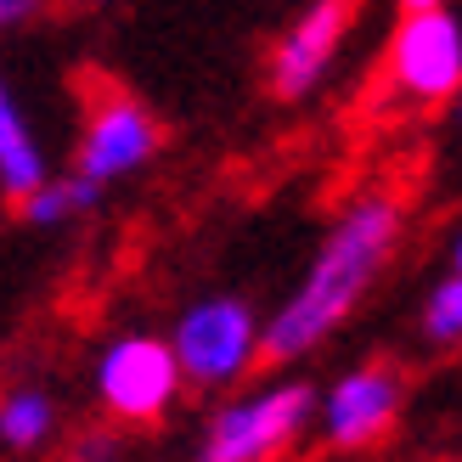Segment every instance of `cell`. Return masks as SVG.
Returning <instances> with one entry per match:
<instances>
[{
  "label": "cell",
  "instance_id": "cell-1",
  "mask_svg": "<svg viewBox=\"0 0 462 462\" xmlns=\"http://www.w3.org/2000/svg\"><path fill=\"white\" fill-rule=\"evenodd\" d=\"M401 231H406V203L395 192H361L344 203V215L328 226L321 248L310 254L299 288L260 328V361L288 366V361H305L310 350H321L356 316L361 299L373 293L383 265L395 260Z\"/></svg>",
  "mask_w": 462,
  "mask_h": 462
},
{
  "label": "cell",
  "instance_id": "cell-2",
  "mask_svg": "<svg viewBox=\"0 0 462 462\" xmlns=\"http://www.w3.org/2000/svg\"><path fill=\"white\" fill-rule=\"evenodd\" d=\"M158 147H164V125L158 113L135 97V90L97 79L85 85V113H79V135H74V175L97 180V187H119V180L142 175Z\"/></svg>",
  "mask_w": 462,
  "mask_h": 462
},
{
  "label": "cell",
  "instance_id": "cell-3",
  "mask_svg": "<svg viewBox=\"0 0 462 462\" xmlns=\"http://www.w3.org/2000/svg\"><path fill=\"white\" fill-rule=\"evenodd\" d=\"M260 328L248 299L237 293H209L192 299L170 328V350L180 361V378L192 389H231L260 366Z\"/></svg>",
  "mask_w": 462,
  "mask_h": 462
},
{
  "label": "cell",
  "instance_id": "cell-4",
  "mask_svg": "<svg viewBox=\"0 0 462 462\" xmlns=\"http://www.w3.org/2000/svg\"><path fill=\"white\" fill-rule=\"evenodd\" d=\"M316 418V389L310 383H271L260 395H243L220 406L203 423V440L192 462H276Z\"/></svg>",
  "mask_w": 462,
  "mask_h": 462
},
{
  "label": "cell",
  "instance_id": "cell-5",
  "mask_svg": "<svg viewBox=\"0 0 462 462\" xmlns=\"http://www.w3.org/2000/svg\"><path fill=\"white\" fill-rule=\"evenodd\" d=\"M383 79L411 107H440L462 97V12L457 6L401 12L383 51Z\"/></svg>",
  "mask_w": 462,
  "mask_h": 462
},
{
  "label": "cell",
  "instance_id": "cell-6",
  "mask_svg": "<svg viewBox=\"0 0 462 462\" xmlns=\"http://www.w3.org/2000/svg\"><path fill=\"white\" fill-rule=\"evenodd\" d=\"M97 401L107 418H119L130 429H152L170 418V406L180 395V361L170 350V338L158 333H119L113 344H102L97 356Z\"/></svg>",
  "mask_w": 462,
  "mask_h": 462
},
{
  "label": "cell",
  "instance_id": "cell-7",
  "mask_svg": "<svg viewBox=\"0 0 462 462\" xmlns=\"http://www.w3.org/2000/svg\"><path fill=\"white\" fill-rule=\"evenodd\" d=\"M356 29V0H310L265 57V85L276 102H305L328 85L344 40Z\"/></svg>",
  "mask_w": 462,
  "mask_h": 462
},
{
  "label": "cell",
  "instance_id": "cell-8",
  "mask_svg": "<svg viewBox=\"0 0 462 462\" xmlns=\"http://www.w3.org/2000/svg\"><path fill=\"white\" fill-rule=\"evenodd\" d=\"M401 401H406V383H401L395 366H383V361L350 366L344 378H333V389L316 406L321 440L333 451H373V446H383L389 434H395Z\"/></svg>",
  "mask_w": 462,
  "mask_h": 462
},
{
  "label": "cell",
  "instance_id": "cell-9",
  "mask_svg": "<svg viewBox=\"0 0 462 462\" xmlns=\"http://www.w3.org/2000/svg\"><path fill=\"white\" fill-rule=\"evenodd\" d=\"M45 175H51V164H45V147H40V135H34V119H29V107L17 102L12 79L0 74V198L23 203Z\"/></svg>",
  "mask_w": 462,
  "mask_h": 462
},
{
  "label": "cell",
  "instance_id": "cell-10",
  "mask_svg": "<svg viewBox=\"0 0 462 462\" xmlns=\"http://www.w3.org/2000/svg\"><path fill=\"white\" fill-rule=\"evenodd\" d=\"M102 203V187L97 180H85V175H45L40 187L17 203V215L29 220V226H40V231H57V226H74V220H85L90 209Z\"/></svg>",
  "mask_w": 462,
  "mask_h": 462
},
{
  "label": "cell",
  "instance_id": "cell-11",
  "mask_svg": "<svg viewBox=\"0 0 462 462\" xmlns=\"http://www.w3.org/2000/svg\"><path fill=\"white\" fill-rule=\"evenodd\" d=\"M57 434V401L45 395V389H29V383H17L0 395V446L17 451V457H29L40 451L45 440Z\"/></svg>",
  "mask_w": 462,
  "mask_h": 462
},
{
  "label": "cell",
  "instance_id": "cell-12",
  "mask_svg": "<svg viewBox=\"0 0 462 462\" xmlns=\"http://www.w3.org/2000/svg\"><path fill=\"white\" fill-rule=\"evenodd\" d=\"M418 328H423V338L434 344V350H451V344H462V271L440 276V282L429 288L423 310H418Z\"/></svg>",
  "mask_w": 462,
  "mask_h": 462
},
{
  "label": "cell",
  "instance_id": "cell-13",
  "mask_svg": "<svg viewBox=\"0 0 462 462\" xmlns=\"http://www.w3.org/2000/svg\"><path fill=\"white\" fill-rule=\"evenodd\" d=\"M51 12H57V0H0V40L34 29V23H45Z\"/></svg>",
  "mask_w": 462,
  "mask_h": 462
},
{
  "label": "cell",
  "instance_id": "cell-14",
  "mask_svg": "<svg viewBox=\"0 0 462 462\" xmlns=\"http://www.w3.org/2000/svg\"><path fill=\"white\" fill-rule=\"evenodd\" d=\"M68 462H119V434H107V429L79 434V440L68 446Z\"/></svg>",
  "mask_w": 462,
  "mask_h": 462
},
{
  "label": "cell",
  "instance_id": "cell-15",
  "mask_svg": "<svg viewBox=\"0 0 462 462\" xmlns=\"http://www.w3.org/2000/svg\"><path fill=\"white\" fill-rule=\"evenodd\" d=\"M401 12H429V6H451V0H395Z\"/></svg>",
  "mask_w": 462,
  "mask_h": 462
},
{
  "label": "cell",
  "instance_id": "cell-16",
  "mask_svg": "<svg viewBox=\"0 0 462 462\" xmlns=\"http://www.w3.org/2000/svg\"><path fill=\"white\" fill-rule=\"evenodd\" d=\"M451 271H462V231L451 237Z\"/></svg>",
  "mask_w": 462,
  "mask_h": 462
},
{
  "label": "cell",
  "instance_id": "cell-17",
  "mask_svg": "<svg viewBox=\"0 0 462 462\" xmlns=\"http://www.w3.org/2000/svg\"><path fill=\"white\" fill-rule=\"evenodd\" d=\"M79 6H107V0H79Z\"/></svg>",
  "mask_w": 462,
  "mask_h": 462
}]
</instances>
